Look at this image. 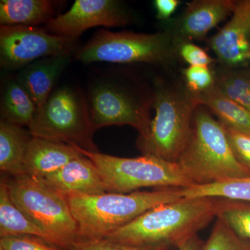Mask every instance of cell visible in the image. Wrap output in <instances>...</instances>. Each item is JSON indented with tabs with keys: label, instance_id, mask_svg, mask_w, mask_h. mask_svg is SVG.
I'll return each mask as SVG.
<instances>
[{
	"label": "cell",
	"instance_id": "5bb4252c",
	"mask_svg": "<svg viewBox=\"0 0 250 250\" xmlns=\"http://www.w3.org/2000/svg\"><path fill=\"white\" fill-rule=\"evenodd\" d=\"M236 1L195 0L188 4L177 25V42L202 40L212 29L232 14Z\"/></svg>",
	"mask_w": 250,
	"mask_h": 250
},
{
	"label": "cell",
	"instance_id": "ba28073f",
	"mask_svg": "<svg viewBox=\"0 0 250 250\" xmlns=\"http://www.w3.org/2000/svg\"><path fill=\"white\" fill-rule=\"evenodd\" d=\"M29 131L34 137L99 152L93 141L95 129L88 106L69 87H61L51 93L43 106L36 111Z\"/></svg>",
	"mask_w": 250,
	"mask_h": 250
},
{
	"label": "cell",
	"instance_id": "8fae6325",
	"mask_svg": "<svg viewBox=\"0 0 250 250\" xmlns=\"http://www.w3.org/2000/svg\"><path fill=\"white\" fill-rule=\"evenodd\" d=\"M131 22L124 3L117 0H76L71 8L46 23L55 35L77 39L90 28L123 27Z\"/></svg>",
	"mask_w": 250,
	"mask_h": 250
},
{
	"label": "cell",
	"instance_id": "484cf974",
	"mask_svg": "<svg viewBox=\"0 0 250 250\" xmlns=\"http://www.w3.org/2000/svg\"><path fill=\"white\" fill-rule=\"evenodd\" d=\"M183 73L187 90L197 94L206 91L215 85V78L209 66L190 65L184 69Z\"/></svg>",
	"mask_w": 250,
	"mask_h": 250
},
{
	"label": "cell",
	"instance_id": "603a6c76",
	"mask_svg": "<svg viewBox=\"0 0 250 250\" xmlns=\"http://www.w3.org/2000/svg\"><path fill=\"white\" fill-rule=\"evenodd\" d=\"M216 218L250 243V202L219 198Z\"/></svg>",
	"mask_w": 250,
	"mask_h": 250
},
{
	"label": "cell",
	"instance_id": "d6986e66",
	"mask_svg": "<svg viewBox=\"0 0 250 250\" xmlns=\"http://www.w3.org/2000/svg\"><path fill=\"white\" fill-rule=\"evenodd\" d=\"M32 137L22 126L0 121V170L12 177L24 174L23 168L27 145Z\"/></svg>",
	"mask_w": 250,
	"mask_h": 250
},
{
	"label": "cell",
	"instance_id": "44dd1931",
	"mask_svg": "<svg viewBox=\"0 0 250 250\" xmlns=\"http://www.w3.org/2000/svg\"><path fill=\"white\" fill-rule=\"evenodd\" d=\"M37 108L17 80L5 86L1 100V121L29 127L34 121Z\"/></svg>",
	"mask_w": 250,
	"mask_h": 250
},
{
	"label": "cell",
	"instance_id": "83f0119b",
	"mask_svg": "<svg viewBox=\"0 0 250 250\" xmlns=\"http://www.w3.org/2000/svg\"><path fill=\"white\" fill-rule=\"evenodd\" d=\"M225 128L237 160L250 170V133L240 132L226 126Z\"/></svg>",
	"mask_w": 250,
	"mask_h": 250
},
{
	"label": "cell",
	"instance_id": "d6a6232c",
	"mask_svg": "<svg viewBox=\"0 0 250 250\" xmlns=\"http://www.w3.org/2000/svg\"><path fill=\"white\" fill-rule=\"evenodd\" d=\"M248 75H250V72H248Z\"/></svg>",
	"mask_w": 250,
	"mask_h": 250
},
{
	"label": "cell",
	"instance_id": "f1b7e54d",
	"mask_svg": "<svg viewBox=\"0 0 250 250\" xmlns=\"http://www.w3.org/2000/svg\"><path fill=\"white\" fill-rule=\"evenodd\" d=\"M177 49L179 56L190 65L209 66L215 62L205 50L189 41L179 42Z\"/></svg>",
	"mask_w": 250,
	"mask_h": 250
},
{
	"label": "cell",
	"instance_id": "7402d4cb",
	"mask_svg": "<svg viewBox=\"0 0 250 250\" xmlns=\"http://www.w3.org/2000/svg\"><path fill=\"white\" fill-rule=\"evenodd\" d=\"M180 190L182 196L187 198L216 197L250 202V176L207 185H193Z\"/></svg>",
	"mask_w": 250,
	"mask_h": 250
},
{
	"label": "cell",
	"instance_id": "4fadbf2b",
	"mask_svg": "<svg viewBox=\"0 0 250 250\" xmlns=\"http://www.w3.org/2000/svg\"><path fill=\"white\" fill-rule=\"evenodd\" d=\"M39 180L65 197L111 192L93 161L83 155Z\"/></svg>",
	"mask_w": 250,
	"mask_h": 250
},
{
	"label": "cell",
	"instance_id": "277c9868",
	"mask_svg": "<svg viewBox=\"0 0 250 250\" xmlns=\"http://www.w3.org/2000/svg\"><path fill=\"white\" fill-rule=\"evenodd\" d=\"M6 182L15 205L45 231L50 244L65 250L80 244L78 225L66 197L27 174Z\"/></svg>",
	"mask_w": 250,
	"mask_h": 250
},
{
	"label": "cell",
	"instance_id": "30bf717a",
	"mask_svg": "<svg viewBox=\"0 0 250 250\" xmlns=\"http://www.w3.org/2000/svg\"><path fill=\"white\" fill-rule=\"evenodd\" d=\"M88 109L94 129L111 125H129L147 136L152 120L147 103L140 101L114 83H98L90 92Z\"/></svg>",
	"mask_w": 250,
	"mask_h": 250
},
{
	"label": "cell",
	"instance_id": "cb8c5ba5",
	"mask_svg": "<svg viewBox=\"0 0 250 250\" xmlns=\"http://www.w3.org/2000/svg\"><path fill=\"white\" fill-rule=\"evenodd\" d=\"M215 77V85L222 92L250 111V77L248 73L226 70Z\"/></svg>",
	"mask_w": 250,
	"mask_h": 250
},
{
	"label": "cell",
	"instance_id": "52a82bcc",
	"mask_svg": "<svg viewBox=\"0 0 250 250\" xmlns=\"http://www.w3.org/2000/svg\"><path fill=\"white\" fill-rule=\"evenodd\" d=\"M178 42L170 31L155 34L101 29L77 52V60L113 63L167 64L178 54Z\"/></svg>",
	"mask_w": 250,
	"mask_h": 250
},
{
	"label": "cell",
	"instance_id": "4dcf8cb0",
	"mask_svg": "<svg viewBox=\"0 0 250 250\" xmlns=\"http://www.w3.org/2000/svg\"><path fill=\"white\" fill-rule=\"evenodd\" d=\"M180 4L179 0H156L154 1L156 17L159 20H167L172 16Z\"/></svg>",
	"mask_w": 250,
	"mask_h": 250
},
{
	"label": "cell",
	"instance_id": "e0dca14e",
	"mask_svg": "<svg viewBox=\"0 0 250 250\" xmlns=\"http://www.w3.org/2000/svg\"><path fill=\"white\" fill-rule=\"evenodd\" d=\"M192 95L197 106L209 108L224 126L240 132L250 133V111L229 98L216 85Z\"/></svg>",
	"mask_w": 250,
	"mask_h": 250
},
{
	"label": "cell",
	"instance_id": "1f68e13d",
	"mask_svg": "<svg viewBox=\"0 0 250 250\" xmlns=\"http://www.w3.org/2000/svg\"><path fill=\"white\" fill-rule=\"evenodd\" d=\"M204 244L205 243L203 241L200 239L198 235H196L177 248V250H202Z\"/></svg>",
	"mask_w": 250,
	"mask_h": 250
},
{
	"label": "cell",
	"instance_id": "f546056e",
	"mask_svg": "<svg viewBox=\"0 0 250 250\" xmlns=\"http://www.w3.org/2000/svg\"><path fill=\"white\" fill-rule=\"evenodd\" d=\"M70 250H168L159 248H136L118 244L116 243L101 240V241L88 242L74 247Z\"/></svg>",
	"mask_w": 250,
	"mask_h": 250
},
{
	"label": "cell",
	"instance_id": "5b68a950",
	"mask_svg": "<svg viewBox=\"0 0 250 250\" xmlns=\"http://www.w3.org/2000/svg\"><path fill=\"white\" fill-rule=\"evenodd\" d=\"M70 146L93 161L111 192L129 193L142 188H184L194 185L177 163L152 155L118 157Z\"/></svg>",
	"mask_w": 250,
	"mask_h": 250
},
{
	"label": "cell",
	"instance_id": "9a60e30c",
	"mask_svg": "<svg viewBox=\"0 0 250 250\" xmlns=\"http://www.w3.org/2000/svg\"><path fill=\"white\" fill-rule=\"evenodd\" d=\"M82 156L70 145L32 136L26 149L23 168L27 175L41 179Z\"/></svg>",
	"mask_w": 250,
	"mask_h": 250
},
{
	"label": "cell",
	"instance_id": "9c48e42d",
	"mask_svg": "<svg viewBox=\"0 0 250 250\" xmlns=\"http://www.w3.org/2000/svg\"><path fill=\"white\" fill-rule=\"evenodd\" d=\"M76 39L51 34L35 26L1 25L0 63L4 70H16L39 59L70 56Z\"/></svg>",
	"mask_w": 250,
	"mask_h": 250
},
{
	"label": "cell",
	"instance_id": "6da1fadb",
	"mask_svg": "<svg viewBox=\"0 0 250 250\" xmlns=\"http://www.w3.org/2000/svg\"><path fill=\"white\" fill-rule=\"evenodd\" d=\"M219 198L181 197L156 206L103 240L136 248H179L216 218Z\"/></svg>",
	"mask_w": 250,
	"mask_h": 250
},
{
	"label": "cell",
	"instance_id": "ac0fdd59",
	"mask_svg": "<svg viewBox=\"0 0 250 250\" xmlns=\"http://www.w3.org/2000/svg\"><path fill=\"white\" fill-rule=\"evenodd\" d=\"M58 1L49 0H1V25L34 26L54 18Z\"/></svg>",
	"mask_w": 250,
	"mask_h": 250
},
{
	"label": "cell",
	"instance_id": "d4e9b609",
	"mask_svg": "<svg viewBox=\"0 0 250 250\" xmlns=\"http://www.w3.org/2000/svg\"><path fill=\"white\" fill-rule=\"evenodd\" d=\"M202 250H250V243L238 236L222 219L216 218Z\"/></svg>",
	"mask_w": 250,
	"mask_h": 250
},
{
	"label": "cell",
	"instance_id": "4316f807",
	"mask_svg": "<svg viewBox=\"0 0 250 250\" xmlns=\"http://www.w3.org/2000/svg\"><path fill=\"white\" fill-rule=\"evenodd\" d=\"M0 250H70L62 249L39 237L16 235L0 238Z\"/></svg>",
	"mask_w": 250,
	"mask_h": 250
},
{
	"label": "cell",
	"instance_id": "7c38bea8",
	"mask_svg": "<svg viewBox=\"0 0 250 250\" xmlns=\"http://www.w3.org/2000/svg\"><path fill=\"white\" fill-rule=\"evenodd\" d=\"M210 47L226 66L250 63V0L237 1L231 19L210 39Z\"/></svg>",
	"mask_w": 250,
	"mask_h": 250
},
{
	"label": "cell",
	"instance_id": "7a4b0ae2",
	"mask_svg": "<svg viewBox=\"0 0 250 250\" xmlns=\"http://www.w3.org/2000/svg\"><path fill=\"white\" fill-rule=\"evenodd\" d=\"M180 189L167 188L150 192H107L65 197L78 225L82 244L101 241L150 208L178 200L182 197Z\"/></svg>",
	"mask_w": 250,
	"mask_h": 250
},
{
	"label": "cell",
	"instance_id": "2e32d148",
	"mask_svg": "<svg viewBox=\"0 0 250 250\" xmlns=\"http://www.w3.org/2000/svg\"><path fill=\"white\" fill-rule=\"evenodd\" d=\"M69 62L70 56L45 57L21 69L17 81L35 104L37 109L47 101Z\"/></svg>",
	"mask_w": 250,
	"mask_h": 250
},
{
	"label": "cell",
	"instance_id": "8992f818",
	"mask_svg": "<svg viewBox=\"0 0 250 250\" xmlns=\"http://www.w3.org/2000/svg\"><path fill=\"white\" fill-rule=\"evenodd\" d=\"M155 116L149 133L138 139L143 155L177 163L190 138L197 104L192 93L160 87L154 96Z\"/></svg>",
	"mask_w": 250,
	"mask_h": 250
},
{
	"label": "cell",
	"instance_id": "ffe728a7",
	"mask_svg": "<svg viewBox=\"0 0 250 250\" xmlns=\"http://www.w3.org/2000/svg\"><path fill=\"white\" fill-rule=\"evenodd\" d=\"M16 235L39 237L49 243L45 231L15 205L6 179L3 178L0 184V238Z\"/></svg>",
	"mask_w": 250,
	"mask_h": 250
},
{
	"label": "cell",
	"instance_id": "3957f363",
	"mask_svg": "<svg viewBox=\"0 0 250 250\" xmlns=\"http://www.w3.org/2000/svg\"><path fill=\"white\" fill-rule=\"evenodd\" d=\"M177 164L194 185L250 176L233 154L224 125L203 106L194 111L190 138Z\"/></svg>",
	"mask_w": 250,
	"mask_h": 250
}]
</instances>
